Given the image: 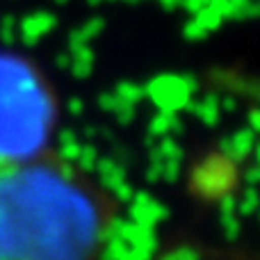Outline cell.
Listing matches in <instances>:
<instances>
[{
    "label": "cell",
    "mask_w": 260,
    "mask_h": 260,
    "mask_svg": "<svg viewBox=\"0 0 260 260\" xmlns=\"http://www.w3.org/2000/svg\"><path fill=\"white\" fill-rule=\"evenodd\" d=\"M157 260H253V256L240 251V249H224V247H197V244H185V247L171 249Z\"/></svg>",
    "instance_id": "3"
},
{
    "label": "cell",
    "mask_w": 260,
    "mask_h": 260,
    "mask_svg": "<svg viewBox=\"0 0 260 260\" xmlns=\"http://www.w3.org/2000/svg\"><path fill=\"white\" fill-rule=\"evenodd\" d=\"M112 221V199L71 162L0 165V260H99Z\"/></svg>",
    "instance_id": "1"
},
{
    "label": "cell",
    "mask_w": 260,
    "mask_h": 260,
    "mask_svg": "<svg viewBox=\"0 0 260 260\" xmlns=\"http://www.w3.org/2000/svg\"><path fill=\"white\" fill-rule=\"evenodd\" d=\"M57 117V94L39 64L0 48V165L48 153Z\"/></svg>",
    "instance_id": "2"
}]
</instances>
